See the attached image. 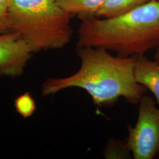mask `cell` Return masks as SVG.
<instances>
[{"instance_id":"obj_3","label":"cell","mask_w":159,"mask_h":159,"mask_svg":"<svg viewBox=\"0 0 159 159\" xmlns=\"http://www.w3.org/2000/svg\"><path fill=\"white\" fill-rule=\"evenodd\" d=\"M11 30L19 34L33 53L61 49L73 35V16L55 0H9Z\"/></svg>"},{"instance_id":"obj_7","label":"cell","mask_w":159,"mask_h":159,"mask_svg":"<svg viewBox=\"0 0 159 159\" xmlns=\"http://www.w3.org/2000/svg\"><path fill=\"white\" fill-rule=\"evenodd\" d=\"M57 5L69 14L76 15L81 20L96 17L106 0H55Z\"/></svg>"},{"instance_id":"obj_6","label":"cell","mask_w":159,"mask_h":159,"mask_svg":"<svg viewBox=\"0 0 159 159\" xmlns=\"http://www.w3.org/2000/svg\"><path fill=\"white\" fill-rule=\"evenodd\" d=\"M133 74L137 83L149 90L156 97L159 107V63L144 55L135 56Z\"/></svg>"},{"instance_id":"obj_12","label":"cell","mask_w":159,"mask_h":159,"mask_svg":"<svg viewBox=\"0 0 159 159\" xmlns=\"http://www.w3.org/2000/svg\"><path fill=\"white\" fill-rule=\"evenodd\" d=\"M155 60L157 61L159 63V44L156 48V52L154 54Z\"/></svg>"},{"instance_id":"obj_5","label":"cell","mask_w":159,"mask_h":159,"mask_svg":"<svg viewBox=\"0 0 159 159\" xmlns=\"http://www.w3.org/2000/svg\"><path fill=\"white\" fill-rule=\"evenodd\" d=\"M33 54L19 34L12 31L0 34V77L21 76Z\"/></svg>"},{"instance_id":"obj_9","label":"cell","mask_w":159,"mask_h":159,"mask_svg":"<svg viewBox=\"0 0 159 159\" xmlns=\"http://www.w3.org/2000/svg\"><path fill=\"white\" fill-rule=\"evenodd\" d=\"M106 159H131L133 155L127 140L109 138L102 150Z\"/></svg>"},{"instance_id":"obj_13","label":"cell","mask_w":159,"mask_h":159,"mask_svg":"<svg viewBox=\"0 0 159 159\" xmlns=\"http://www.w3.org/2000/svg\"><path fill=\"white\" fill-rule=\"evenodd\" d=\"M157 159H159V154H158V155H157Z\"/></svg>"},{"instance_id":"obj_4","label":"cell","mask_w":159,"mask_h":159,"mask_svg":"<svg viewBox=\"0 0 159 159\" xmlns=\"http://www.w3.org/2000/svg\"><path fill=\"white\" fill-rule=\"evenodd\" d=\"M139 105L136 125H127V142L134 159H153L159 153V108L150 96L144 95Z\"/></svg>"},{"instance_id":"obj_2","label":"cell","mask_w":159,"mask_h":159,"mask_svg":"<svg viewBox=\"0 0 159 159\" xmlns=\"http://www.w3.org/2000/svg\"><path fill=\"white\" fill-rule=\"evenodd\" d=\"M81 21L77 47L102 48L127 57L144 55L159 44V0L119 16Z\"/></svg>"},{"instance_id":"obj_1","label":"cell","mask_w":159,"mask_h":159,"mask_svg":"<svg viewBox=\"0 0 159 159\" xmlns=\"http://www.w3.org/2000/svg\"><path fill=\"white\" fill-rule=\"evenodd\" d=\"M80 69L66 77H49L43 83V96L54 94L68 88L87 91L95 105L111 107L120 97L132 105H137L147 89L137 83L133 67L136 56H114L102 48L77 47Z\"/></svg>"},{"instance_id":"obj_8","label":"cell","mask_w":159,"mask_h":159,"mask_svg":"<svg viewBox=\"0 0 159 159\" xmlns=\"http://www.w3.org/2000/svg\"><path fill=\"white\" fill-rule=\"evenodd\" d=\"M151 0H106L96 17L112 18L125 14Z\"/></svg>"},{"instance_id":"obj_11","label":"cell","mask_w":159,"mask_h":159,"mask_svg":"<svg viewBox=\"0 0 159 159\" xmlns=\"http://www.w3.org/2000/svg\"><path fill=\"white\" fill-rule=\"evenodd\" d=\"M8 7L9 0H0V34L11 30Z\"/></svg>"},{"instance_id":"obj_10","label":"cell","mask_w":159,"mask_h":159,"mask_svg":"<svg viewBox=\"0 0 159 159\" xmlns=\"http://www.w3.org/2000/svg\"><path fill=\"white\" fill-rule=\"evenodd\" d=\"M14 107L18 113L23 118L27 119L33 115L36 104L31 95L29 92H25L15 99Z\"/></svg>"}]
</instances>
